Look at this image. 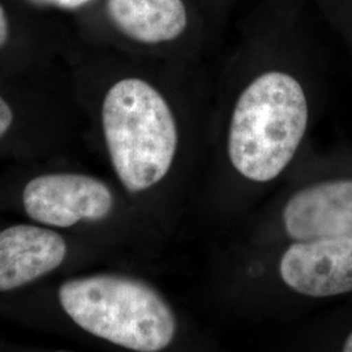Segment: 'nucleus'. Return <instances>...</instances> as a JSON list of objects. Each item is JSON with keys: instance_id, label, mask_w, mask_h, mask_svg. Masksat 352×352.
Listing matches in <instances>:
<instances>
[{"instance_id": "obj_1", "label": "nucleus", "mask_w": 352, "mask_h": 352, "mask_svg": "<svg viewBox=\"0 0 352 352\" xmlns=\"http://www.w3.org/2000/svg\"><path fill=\"white\" fill-rule=\"evenodd\" d=\"M300 82L279 71L256 77L240 94L230 122L227 151L240 175L274 180L292 161L308 126Z\"/></svg>"}, {"instance_id": "obj_2", "label": "nucleus", "mask_w": 352, "mask_h": 352, "mask_svg": "<svg viewBox=\"0 0 352 352\" xmlns=\"http://www.w3.org/2000/svg\"><path fill=\"white\" fill-rule=\"evenodd\" d=\"M64 311L81 329L113 344L158 352L175 338V314L151 285L126 276L77 278L59 289Z\"/></svg>"}, {"instance_id": "obj_3", "label": "nucleus", "mask_w": 352, "mask_h": 352, "mask_svg": "<svg viewBox=\"0 0 352 352\" xmlns=\"http://www.w3.org/2000/svg\"><path fill=\"white\" fill-rule=\"evenodd\" d=\"M102 126L113 170L129 192H141L168 174L177 149L175 116L149 82L129 77L107 91Z\"/></svg>"}, {"instance_id": "obj_4", "label": "nucleus", "mask_w": 352, "mask_h": 352, "mask_svg": "<svg viewBox=\"0 0 352 352\" xmlns=\"http://www.w3.org/2000/svg\"><path fill=\"white\" fill-rule=\"evenodd\" d=\"M26 214L49 226L69 227L82 219L100 221L113 212V196L101 180L80 174L32 179L23 193Z\"/></svg>"}, {"instance_id": "obj_5", "label": "nucleus", "mask_w": 352, "mask_h": 352, "mask_svg": "<svg viewBox=\"0 0 352 352\" xmlns=\"http://www.w3.org/2000/svg\"><path fill=\"white\" fill-rule=\"evenodd\" d=\"M279 274L287 287L311 298L352 292V238L294 243L280 258Z\"/></svg>"}, {"instance_id": "obj_6", "label": "nucleus", "mask_w": 352, "mask_h": 352, "mask_svg": "<svg viewBox=\"0 0 352 352\" xmlns=\"http://www.w3.org/2000/svg\"><path fill=\"white\" fill-rule=\"evenodd\" d=\"M282 219L295 241L352 238V179L300 189L285 205Z\"/></svg>"}, {"instance_id": "obj_7", "label": "nucleus", "mask_w": 352, "mask_h": 352, "mask_svg": "<svg viewBox=\"0 0 352 352\" xmlns=\"http://www.w3.org/2000/svg\"><path fill=\"white\" fill-rule=\"evenodd\" d=\"M65 254V241L51 230L17 225L0 231V291L19 289L50 273Z\"/></svg>"}, {"instance_id": "obj_8", "label": "nucleus", "mask_w": 352, "mask_h": 352, "mask_svg": "<svg viewBox=\"0 0 352 352\" xmlns=\"http://www.w3.org/2000/svg\"><path fill=\"white\" fill-rule=\"evenodd\" d=\"M107 14L124 36L149 45L174 41L188 24L183 0H107Z\"/></svg>"}, {"instance_id": "obj_9", "label": "nucleus", "mask_w": 352, "mask_h": 352, "mask_svg": "<svg viewBox=\"0 0 352 352\" xmlns=\"http://www.w3.org/2000/svg\"><path fill=\"white\" fill-rule=\"evenodd\" d=\"M13 113L10 104L0 97V138L6 135L12 124Z\"/></svg>"}, {"instance_id": "obj_10", "label": "nucleus", "mask_w": 352, "mask_h": 352, "mask_svg": "<svg viewBox=\"0 0 352 352\" xmlns=\"http://www.w3.org/2000/svg\"><path fill=\"white\" fill-rule=\"evenodd\" d=\"M30 1L37 3V4H50V6L60 7V8L74 10V8H78L84 4H87L90 0H30Z\"/></svg>"}, {"instance_id": "obj_11", "label": "nucleus", "mask_w": 352, "mask_h": 352, "mask_svg": "<svg viewBox=\"0 0 352 352\" xmlns=\"http://www.w3.org/2000/svg\"><path fill=\"white\" fill-rule=\"evenodd\" d=\"M10 34V28H8V19L4 8L0 4V49L7 43Z\"/></svg>"}, {"instance_id": "obj_12", "label": "nucleus", "mask_w": 352, "mask_h": 352, "mask_svg": "<svg viewBox=\"0 0 352 352\" xmlns=\"http://www.w3.org/2000/svg\"><path fill=\"white\" fill-rule=\"evenodd\" d=\"M343 351L352 352V331L350 333V336L347 337L346 342L343 343Z\"/></svg>"}]
</instances>
